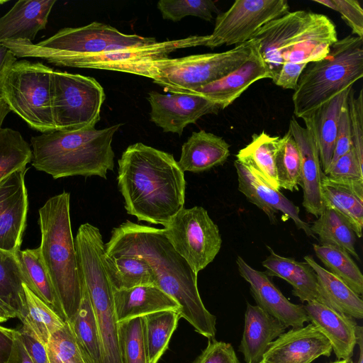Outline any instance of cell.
I'll list each match as a JSON object with an SVG mask.
<instances>
[{
    "label": "cell",
    "instance_id": "1",
    "mask_svg": "<svg viewBox=\"0 0 363 363\" xmlns=\"http://www.w3.org/2000/svg\"><path fill=\"white\" fill-rule=\"evenodd\" d=\"M104 248L107 256L144 259L155 272L157 286L178 303L180 317L200 335L214 338L216 318L203 303L197 274L175 251L163 229L126 220L113 229Z\"/></svg>",
    "mask_w": 363,
    "mask_h": 363
},
{
    "label": "cell",
    "instance_id": "2",
    "mask_svg": "<svg viewBox=\"0 0 363 363\" xmlns=\"http://www.w3.org/2000/svg\"><path fill=\"white\" fill-rule=\"evenodd\" d=\"M118 163L125 208L138 220L165 227L184 208V172L172 155L136 143L125 149Z\"/></svg>",
    "mask_w": 363,
    "mask_h": 363
},
{
    "label": "cell",
    "instance_id": "3",
    "mask_svg": "<svg viewBox=\"0 0 363 363\" xmlns=\"http://www.w3.org/2000/svg\"><path fill=\"white\" fill-rule=\"evenodd\" d=\"M121 124L96 129L55 130L30 138L32 166L53 179L98 176L106 179L114 168L111 143Z\"/></svg>",
    "mask_w": 363,
    "mask_h": 363
},
{
    "label": "cell",
    "instance_id": "4",
    "mask_svg": "<svg viewBox=\"0 0 363 363\" xmlns=\"http://www.w3.org/2000/svg\"><path fill=\"white\" fill-rule=\"evenodd\" d=\"M253 38L259 43V53L271 79L284 63L308 64L323 59L338 40L330 18L304 10L289 11L269 22Z\"/></svg>",
    "mask_w": 363,
    "mask_h": 363
},
{
    "label": "cell",
    "instance_id": "5",
    "mask_svg": "<svg viewBox=\"0 0 363 363\" xmlns=\"http://www.w3.org/2000/svg\"><path fill=\"white\" fill-rule=\"evenodd\" d=\"M69 201V193L63 191L48 199L38 211L41 257L67 323L77 314L83 296Z\"/></svg>",
    "mask_w": 363,
    "mask_h": 363
},
{
    "label": "cell",
    "instance_id": "6",
    "mask_svg": "<svg viewBox=\"0 0 363 363\" xmlns=\"http://www.w3.org/2000/svg\"><path fill=\"white\" fill-rule=\"evenodd\" d=\"M363 77V38L337 40L322 60L307 64L292 96L294 113L310 115Z\"/></svg>",
    "mask_w": 363,
    "mask_h": 363
},
{
    "label": "cell",
    "instance_id": "7",
    "mask_svg": "<svg viewBox=\"0 0 363 363\" xmlns=\"http://www.w3.org/2000/svg\"><path fill=\"white\" fill-rule=\"evenodd\" d=\"M259 47L258 40L253 38L222 52L143 62L133 67L128 73L148 77L171 93L191 94L239 67Z\"/></svg>",
    "mask_w": 363,
    "mask_h": 363
},
{
    "label": "cell",
    "instance_id": "8",
    "mask_svg": "<svg viewBox=\"0 0 363 363\" xmlns=\"http://www.w3.org/2000/svg\"><path fill=\"white\" fill-rule=\"evenodd\" d=\"M155 38L125 34L107 24L92 22L77 28H64L39 43L7 40L1 43L18 57H35L54 65L57 61L77 56L145 47L157 43Z\"/></svg>",
    "mask_w": 363,
    "mask_h": 363
},
{
    "label": "cell",
    "instance_id": "9",
    "mask_svg": "<svg viewBox=\"0 0 363 363\" xmlns=\"http://www.w3.org/2000/svg\"><path fill=\"white\" fill-rule=\"evenodd\" d=\"M83 283L91 301L100 335L103 363H122L119 350L118 322L113 289L101 262L105 251L99 229L82 224L74 239Z\"/></svg>",
    "mask_w": 363,
    "mask_h": 363
},
{
    "label": "cell",
    "instance_id": "10",
    "mask_svg": "<svg viewBox=\"0 0 363 363\" xmlns=\"http://www.w3.org/2000/svg\"><path fill=\"white\" fill-rule=\"evenodd\" d=\"M53 71L40 62L17 60L0 84V95L11 111L42 133L57 130L52 107Z\"/></svg>",
    "mask_w": 363,
    "mask_h": 363
},
{
    "label": "cell",
    "instance_id": "11",
    "mask_svg": "<svg viewBox=\"0 0 363 363\" xmlns=\"http://www.w3.org/2000/svg\"><path fill=\"white\" fill-rule=\"evenodd\" d=\"M105 93L91 77L54 70L52 74V117L57 130L95 126L100 120Z\"/></svg>",
    "mask_w": 363,
    "mask_h": 363
},
{
    "label": "cell",
    "instance_id": "12",
    "mask_svg": "<svg viewBox=\"0 0 363 363\" xmlns=\"http://www.w3.org/2000/svg\"><path fill=\"white\" fill-rule=\"evenodd\" d=\"M162 229L175 251L197 274L220 250L218 227L201 206L184 207Z\"/></svg>",
    "mask_w": 363,
    "mask_h": 363
},
{
    "label": "cell",
    "instance_id": "13",
    "mask_svg": "<svg viewBox=\"0 0 363 363\" xmlns=\"http://www.w3.org/2000/svg\"><path fill=\"white\" fill-rule=\"evenodd\" d=\"M289 10L286 0H236L228 10L218 14L206 47L243 44L262 26Z\"/></svg>",
    "mask_w": 363,
    "mask_h": 363
},
{
    "label": "cell",
    "instance_id": "14",
    "mask_svg": "<svg viewBox=\"0 0 363 363\" xmlns=\"http://www.w3.org/2000/svg\"><path fill=\"white\" fill-rule=\"evenodd\" d=\"M207 35H192L179 40L157 42L155 44L135 48H127L106 53L82 55L57 61L54 65L76 68L107 69L128 73L135 65L143 62L168 57L179 49L206 46Z\"/></svg>",
    "mask_w": 363,
    "mask_h": 363
},
{
    "label": "cell",
    "instance_id": "15",
    "mask_svg": "<svg viewBox=\"0 0 363 363\" xmlns=\"http://www.w3.org/2000/svg\"><path fill=\"white\" fill-rule=\"evenodd\" d=\"M150 121L165 133L182 135L184 129L207 114H217L219 106L198 94L173 92L163 94L155 91L148 93Z\"/></svg>",
    "mask_w": 363,
    "mask_h": 363
},
{
    "label": "cell",
    "instance_id": "16",
    "mask_svg": "<svg viewBox=\"0 0 363 363\" xmlns=\"http://www.w3.org/2000/svg\"><path fill=\"white\" fill-rule=\"evenodd\" d=\"M26 170L18 169L0 181V249L13 254L20 250L26 226Z\"/></svg>",
    "mask_w": 363,
    "mask_h": 363
},
{
    "label": "cell",
    "instance_id": "17",
    "mask_svg": "<svg viewBox=\"0 0 363 363\" xmlns=\"http://www.w3.org/2000/svg\"><path fill=\"white\" fill-rule=\"evenodd\" d=\"M236 264L240 276L249 283L257 306L286 328L303 327L309 319L303 306L290 302L269 279L268 275L250 266L240 256Z\"/></svg>",
    "mask_w": 363,
    "mask_h": 363
},
{
    "label": "cell",
    "instance_id": "18",
    "mask_svg": "<svg viewBox=\"0 0 363 363\" xmlns=\"http://www.w3.org/2000/svg\"><path fill=\"white\" fill-rule=\"evenodd\" d=\"M332 350L329 340L310 323L275 339L259 363H311L320 356L329 357Z\"/></svg>",
    "mask_w": 363,
    "mask_h": 363
},
{
    "label": "cell",
    "instance_id": "19",
    "mask_svg": "<svg viewBox=\"0 0 363 363\" xmlns=\"http://www.w3.org/2000/svg\"><path fill=\"white\" fill-rule=\"evenodd\" d=\"M234 165L238 175V190L250 202L263 211L272 223L276 220V213L281 212L284 220L291 219L298 229L303 230L307 235L315 238L309 225L300 218L297 206L238 160L234 162Z\"/></svg>",
    "mask_w": 363,
    "mask_h": 363
},
{
    "label": "cell",
    "instance_id": "20",
    "mask_svg": "<svg viewBox=\"0 0 363 363\" xmlns=\"http://www.w3.org/2000/svg\"><path fill=\"white\" fill-rule=\"evenodd\" d=\"M289 131L295 140L301 156V186L303 192V206L306 211L318 217L325 208L322 194L324 174L318 150L311 131L292 117Z\"/></svg>",
    "mask_w": 363,
    "mask_h": 363
},
{
    "label": "cell",
    "instance_id": "21",
    "mask_svg": "<svg viewBox=\"0 0 363 363\" xmlns=\"http://www.w3.org/2000/svg\"><path fill=\"white\" fill-rule=\"evenodd\" d=\"M270 79L269 69L259 48L242 65L217 81L203 86L191 94L201 95L224 109L255 82Z\"/></svg>",
    "mask_w": 363,
    "mask_h": 363
},
{
    "label": "cell",
    "instance_id": "22",
    "mask_svg": "<svg viewBox=\"0 0 363 363\" xmlns=\"http://www.w3.org/2000/svg\"><path fill=\"white\" fill-rule=\"evenodd\" d=\"M56 0H20L0 17V45L7 40L32 42L45 29Z\"/></svg>",
    "mask_w": 363,
    "mask_h": 363
},
{
    "label": "cell",
    "instance_id": "23",
    "mask_svg": "<svg viewBox=\"0 0 363 363\" xmlns=\"http://www.w3.org/2000/svg\"><path fill=\"white\" fill-rule=\"evenodd\" d=\"M303 308L309 321L329 340L337 358L350 359L357 339L354 318L317 301L307 302Z\"/></svg>",
    "mask_w": 363,
    "mask_h": 363
},
{
    "label": "cell",
    "instance_id": "24",
    "mask_svg": "<svg viewBox=\"0 0 363 363\" xmlns=\"http://www.w3.org/2000/svg\"><path fill=\"white\" fill-rule=\"evenodd\" d=\"M286 327L259 306L247 303L245 325L239 347L246 363H259L270 343L283 334Z\"/></svg>",
    "mask_w": 363,
    "mask_h": 363
},
{
    "label": "cell",
    "instance_id": "25",
    "mask_svg": "<svg viewBox=\"0 0 363 363\" xmlns=\"http://www.w3.org/2000/svg\"><path fill=\"white\" fill-rule=\"evenodd\" d=\"M352 89V86L346 89L310 115L302 118L306 128L309 129L313 135L323 172L330 164L341 110L347 101Z\"/></svg>",
    "mask_w": 363,
    "mask_h": 363
},
{
    "label": "cell",
    "instance_id": "26",
    "mask_svg": "<svg viewBox=\"0 0 363 363\" xmlns=\"http://www.w3.org/2000/svg\"><path fill=\"white\" fill-rule=\"evenodd\" d=\"M113 297L118 322L162 311L180 312L178 303L155 285H142L123 290L113 289Z\"/></svg>",
    "mask_w": 363,
    "mask_h": 363
},
{
    "label": "cell",
    "instance_id": "27",
    "mask_svg": "<svg viewBox=\"0 0 363 363\" xmlns=\"http://www.w3.org/2000/svg\"><path fill=\"white\" fill-rule=\"evenodd\" d=\"M325 208L339 213L350 224L356 236L361 238L363 228V181L322 179Z\"/></svg>",
    "mask_w": 363,
    "mask_h": 363
},
{
    "label": "cell",
    "instance_id": "28",
    "mask_svg": "<svg viewBox=\"0 0 363 363\" xmlns=\"http://www.w3.org/2000/svg\"><path fill=\"white\" fill-rule=\"evenodd\" d=\"M229 147L220 136L203 130L193 132L182 145L177 163L184 172H204L223 164L230 155Z\"/></svg>",
    "mask_w": 363,
    "mask_h": 363
},
{
    "label": "cell",
    "instance_id": "29",
    "mask_svg": "<svg viewBox=\"0 0 363 363\" xmlns=\"http://www.w3.org/2000/svg\"><path fill=\"white\" fill-rule=\"evenodd\" d=\"M268 247V246H267ZM269 255L262 262L265 273L283 279L290 284L292 294L302 302L317 301L323 304L315 272L306 262L277 255L269 247Z\"/></svg>",
    "mask_w": 363,
    "mask_h": 363
},
{
    "label": "cell",
    "instance_id": "30",
    "mask_svg": "<svg viewBox=\"0 0 363 363\" xmlns=\"http://www.w3.org/2000/svg\"><path fill=\"white\" fill-rule=\"evenodd\" d=\"M304 260L316 274L318 290L323 304L352 318H363V301L341 279L323 268L311 255Z\"/></svg>",
    "mask_w": 363,
    "mask_h": 363
},
{
    "label": "cell",
    "instance_id": "31",
    "mask_svg": "<svg viewBox=\"0 0 363 363\" xmlns=\"http://www.w3.org/2000/svg\"><path fill=\"white\" fill-rule=\"evenodd\" d=\"M279 139V136H272L264 131L254 134L251 142L236 155V160L277 190H280L275 167Z\"/></svg>",
    "mask_w": 363,
    "mask_h": 363
},
{
    "label": "cell",
    "instance_id": "32",
    "mask_svg": "<svg viewBox=\"0 0 363 363\" xmlns=\"http://www.w3.org/2000/svg\"><path fill=\"white\" fill-rule=\"evenodd\" d=\"M101 262L113 289H128L142 285L157 286L155 272L141 257L130 255L110 257L104 251Z\"/></svg>",
    "mask_w": 363,
    "mask_h": 363
},
{
    "label": "cell",
    "instance_id": "33",
    "mask_svg": "<svg viewBox=\"0 0 363 363\" xmlns=\"http://www.w3.org/2000/svg\"><path fill=\"white\" fill-rule=\"evenodd\" d=\"M25 284L64 321L66 319L49 274L43 262L40 247L17 252Z\"/></svg>",
    "mask_w": 363,
    "mask_h": 363
},
{
    "label": "cell",
    "instance_id": "34",
    "mask_svg": "<svg viewBox=\"0 0 363 363\" xmlns=\"http://www.w3.org/2000/svg\"><path fill=\"white\" fill-rule=\"evenodd\" d=\"M78 347L87 363H103L99 331L94 311L83 283V296L79 308L68 323Z\"/></svg>",
    "mask_w": 363,
    "mask_h": 363
},
{
    "label": "cell",
    "instance_id": "35",
    "mask_svg": "<svg viewBox=\"0 0 363 363\" xmlns=\"http://www.w3.org/2000/svg\"><path fill=\"white\" fill-rule=\"evenodd\" d=\"M310 229L320 245L342 249L359 259L354 245L356 234L349 222L333 208L325 207Z\"/></svg>",
    "mask_w": 363,
    "mask_h": 363
},
{
    "label": "cell",
    "instance_id": "36",
    "mask_svg": "<svg viewBox=\"0 0 363 363\" xmlns=\"http://www.w3.org/2000/svg\"><path fill=\"white\" fill-rule=\"evenodd\" d=\"M16 254L0 249V300L22 320L26 313V281Z\"/></svg>",
    "mask_w": 363,
    "mask_h": 363
},
{
    "label": "cell",
    "instance_id": "37",
    "mask_svg": "<svg viewBox=\"0 0 363 363\" xmlns=\"http://www.w3.org/2000/svg\"><path fill=\"white\" fill-rule=\"evenodd\" d=\"M147 363H157L168 348L180 314L172 310L162 311L143 316Z\"/></svg>",
    "mask_w": 363,
    "mask_h": 363
},
{
    "label": "cell",
    "instance_id": "38",
    "mask_svg": "<svg viewBox=\"0 0 363 363\" xmlns=\"http://www.w3.org/2000/svg\"><path fill=\"white\" fill-rule=\"evenodd\" d=\"M23 286L26 298V313L21 320L23 325L28 328L35 336L47 346L52 335L62 328L66 322L24 283Z\"/></svg>",
    "mask_w": 363,
    "mask_h": 363
},
{
    "label": "cell",
    "instance_id": "39",
    "mask_svg": "<svg viewBox=\"0 0 363 363\" xmlns=\"http://www.w3.org/2000/svg\"><path fill=\"white\" fill-rule=\"evenodd\" d=\"M318 258L327 270L341 279L359 296L363 294V275L346 251L330 245L313 244Z\"/></svg>",
    "mask_w": 363,
    "mask_h": 363
},
{
    "label": "cell",
    "instance_id": "40",
    "mask_svg": "<svg viewBox=\"0 0 363 363\" xmlns=\"http://www.w3.org/2000/svg\"><path fill=\"white\" fill-rule=\"evenodd\" d=\"M31 146L21 133L9 128H0V181L31 162Z\"/></svg>",
    "mask_w": 363,
    "mask_h": 363
},
{
    "label": "cell",
    "instance_id": "41",
    "mask_svg": "<svg viewBox=\"0 0 363 363\" xmlns=\"http://www.w3.org/2000/svg\"><path fill=\"white\" fill-rule=\"evenodd\" d=\"M275 167L280 189L297 190L301 185V161L297 144L289 130L280 137Z\"/></svg>",
    "mask_w": 363,
    "mask_h": 363
},
{
    "label": "cell",
    "instance_id": "42",
    "mask_svg": "<svg viewBox=\"0 0 363 363\" xmlns=\"http://www.w3.org/2000/svg\"><path fill=\"white\" fill-rule=\"evenodd\" d=\"M122 363H147L143 316L118 322Z\"/></svg>",
    "mask_w": 363,
    "mask_h": 363
},
{
    "label": "cell",
    "instance_id": "43",
    "mask_svg": "<svg viewBox=\"0 0 363 363\" xmlns=\"http://www.w3.org/2000/svg\"><path fill=\"white\" fill-rule=\"evenodd\" d=\"M157 9L163 19L174 22L187 16L211 21L213 13H220L215 2L211 0H160L157 2Z\"/></svg>",
    "mask_w": 363,
    "mask_h": 363
},
{
    "label": "cell",
    "instance_id": "44",
    "mask_svg": "<svg viewBox=\"0 0 363 363\" xmlns=\"http://www.w3.org/2000/svg\"><path fill=\"white\" fill-rule=\"evenodd\" d=\"M347 106L350 116L352 145L357 157L363 164V89L357 97L354 96L353 89L350 91L347 98Z\"/></svg>",
    "mask_w": 363,
    "mask_h": 363
},
{
    "label": "cell",
    "instance_id": "45",
    "mask_svg": "<svg viewBox=\"0 0 363 363\" xmlns=\"http://www.w3.org/2000/svg\"><path fill=\"white\" fill-rule=\"evenodd\" d=\"M339 12L343 21L352 29V33L363 38V10L356 0H313Z\"/></svg>",
    "mask_w": 363,
    "mask_h": 363
},
{
    "label": "cell",
    "instance_id": "46",
    "mask_svg": "<svg viewBox=\"0 0 363 363\" xmlns=\"http://www.w3.org/2000/svg\"><path fill=\"white\" fill-rule=\"evenodd\" d=\"M362 164L352 147L330 165L324 174L335 179L363 181Z\"/></svg>",
    "mask_w": 363,
    "mask_h": 363
},
{
    "label": "cell",
    "instance_id": "47",
    "mask_svg": "<svg viewBox=\"0 0 363 363\" xmlns=\"http://www.w3.org/2000/svg\"><path fill=\"white\" fill-rule=\"evenodd\" d=\"M195 363H240L230 343L210 339Z\"/></svg>",
    "mask_w": 363,
    "mask_h": 363
},
{
    "label": "cell",
    "instance_id": "48",
    "mask_svg": "<svg viewBox=\"0 0 363 363\" xmlns=\"http://www.w3.org/2000/svg\"><path fill=\"white\" fill-rule=\"evenodd\" d=\"M352 147V145L350 116L347 101L344 104L341 110L334 152L330 166L332 165L339 157L347 153Z\"/></svg>",
    "mask_w": 363,
    "mask_h": 363
},
{
    "label": "cell",
    "instance_id": "49",
    "mask_svg": "<svg viewBox=\"0 0 363 363\" xmlns=\"http://www.w3.org/2000/svg\"><path fill=\"white\" fill-rule=\"evenodd\" d=\"M18 331L33 363H50L47 346L44 345L25 325H22Z\"/></svg>",
    "mask_w": 363,
    "mask_h": 363
},
{
    "label": "cell",
    "instance_id": "50",
    "mask_svg": "<svg viewBox=\"0 0 363 363\" xmlns=\"http://www.w3.org/2000/svg\"><path fill=\"white\" fill-rule=\"evenodd\" d=\"M306 63H284L272 79L274 84L283 89L295 90Z\"/></svg>",
    "mask_w": 363,
    "mask_h": 363
},
{
    "label": "cell",
    "instance_id": "51",
    "mask_svg": "<svg viewBox=\"0 0 363 363\" xmlns=\"http://www.w3.org/2000/svg\"><path fill=\"white\" fill-rule=\"evenodd\" d=\"M17 330L0 325V363H11L16 352Z\"/></svg>",
    "mask_w": 363,
    "mask_h": 363
},
{
    "label": "cell",
    "instance_id": "52",
    "mask_svg": "<svg viewBox=\"0 0 363 363\" xmlns=\"http://www.w3.org/2000/svg\"><path fill=\"white\" fill-rule=\"evenodd\" d=\"M17 57L7 48L0 45V84Z\"/></svg>",
    "mask_w": 363,
    "mask_h": 363
},
{
    "label": "cell",
    "instance_id": "53",
    "mask_svg": "<svg viewBox=\"0 0 363 363\" xmlns=\"http://www.w3.org/2000/svg\"><path fill=\"white\" fill-rule=\"evenodd\" d=\"M11 363H33L20 338L18 330L16 334V352Z\"/></svg>",
    "mask_w": 363,
    "mask_h": 363
},
{
    "label": "cell",
    "instance_id": "54",
    "mask_svg": "<svg viewBox=\"0 0 363 363\" xmlns=\"http://www.w3.org/2000/svg\"><path fill=\"white\" fill-rule=\"evenodd\" d=\"M16 318V314L0 300V323Z\"/></svg>",
    "mask_w": 363,
    "mask_h": 363
},
{
    "label": "cell",
    "instance_id": "55",
    "mask_svg": "<svg viewBox=\"0 0 363 363\" xmlns=\"http://www.w3.org/2000/svg\"><path fill=\"white\" fill-rule=\"evenodd\" d=\"M356 335V344L359 345V354L357 361L354 363H363V329L362 326L357 325Z\"/></svg>",
    "mask_w": 363,
    "mask_h": 363
},
{
    "label": "cell",
    "instance_id": "56",
    "mask_svg": "<svg viewBox=\"0 0 363 363\" xmlns=\"http://www.w3.org/2000/svg\"><path fill=\"white\" fill-rule=\"evenodd\" d=\"M11 112V110L2 96L0 95V128L6 118V116Z\"/></svg>",
    "mask_w": 363,
    "mask_h": 363
},
{
    "label": "cell",
    "instance_id": "57",
    "mask_svg": "<svg viewBox=\"0 0 363 363\" xmlns=\"http://www.w3.org/2000/svg\"><path fill=\"white\" fill-rule=\"evenodd\" d=\"M48 353V357H49V359H50V363H87L86 361L84 360H64V359H60L56 357H55L54 355H52V354Z\"/></svg>",
    "mask_w": 363,
    "mask_h": 363
},
{
    "label": "cell",
    "instance_id": "58",
    "mask_svg": "<svg viewBox=\"0 0 363 363\" xmlns=\"http://www.w3.org/2000/svg\"><path fill=\"white\" fill-rule=\"evenodd\" d=\"M331 363H354V362L350 358V359H338V360L335 361Z\"/></svg>",
    "mask_w": 363,
    "mask_h": 363
},
{
    "label": "cell",
    "instance_id": "59",
    "mask_svg": "<svg viewBox=\"0 0 363 363\" xmlns=\"http://www.w3.org/2000/svg\"><path fill=\"white\" fill-rule=\"evenodd\" d=\"M8 1H7V0H0V5L4 4H5V3L8 2Z\"/></svg>",
    "mask_w": 363,
    "mask_h": 363
}]
</instances>
